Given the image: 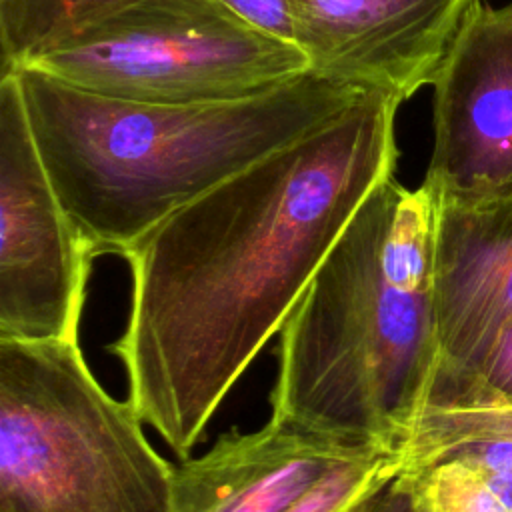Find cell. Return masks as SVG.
I'll use <instances>...</instances> for the list:
<instances>
[{"instance_id": "8fae6325", "label": "cell", "mask_w": 512, "mask_h": 512, "mask_svg": "<svg viewBox=\"0 0 512 512\" xmlns=\"http://www.w3.org/2000/svg\"><path fill=\"white\" fill-rule=\"evenodd\" d=\"M486 440H512V400L458 382L434 380L400 444L402 468H420Z\"/></svg>"}, {"instance_id": "8992f818", "label": "cell", "mask_w": 512, "mask_h": 512, "mask_svg": "<svg viewBox=\"0 0 512 512\" xmlns=\"http://www.w3.org/2000/svg\"><path fill=\"white\" fill-rule=\"evenodd\" d=\"M96 258L38 154L18 76L0 78V340L78 342Z\"/></svg>"}, {"instance_id": "9c48e42d", "label": "cell", "mask_w": 512, "mask_h": 512, "mask_svg": "<svg viewBox=\"0 0 512 512\" xmlns=\"http://www.w3.org/2000/svg\"><path fill=\"white\" fill-rule=\"evenodd\" d=\"M436 378L472 376L512 324V194L436 202Z\"/></svg>"}, {"instance_id": "277c9868", "label": "cell", "mask_w": 512, "mask_h": 512, "mask_svg": "<svg viewBox=\"0 0 512 512\" xmlns=\"http://www.w3.org/2000/svg\"><path fill=\"white\" fill-rule=\"evenodd\" d=\"M78 342L0 340V512H174V468Z\"/></svg>"}, {"instance_id": "5bb4252c", "label": "cell", "mask_w": 512, "mask_h": 512, "mask_svg": "<svg viewBox=\"0 0 512 512\" xmlns=\"http://www.w3.org/2000/svg\"><path fill=\"white\" fill-rule=\"evenodd\" d=\"M400 470V446L374 444L332 468L286 512H362Z\"/></svg>"}, {"instance_id": "2e32d148", "label": "cell", "mask_w": 512, "mask_h": 512, "mask_svg": "<svg viewBox=\"0 0 512 512\" xmlns=\"http://www.w3.org/2000/svg\"><path fill=\"white\" fill-rule=\"evenodd\" d=\"M244 22L260 32L294 42V26L288 0H220Z\"/></svg>"}, {"instance_id": "ac0fdd59", "label": "cell", "mask_w": 512, "mask_h": 512, "mask_svg": "<svg viewBox=\"0 0 512 512\" xmlns=\"http://www.w3.org/2000/svg\"><path fill=\"white\" fill-rule=\"evenodd\" d=\"M0 2H10V0H0Z\"/></svg>"}, {"instance_id": "30bf717a", "label": "cell", "mask_w": 512, "mask_h": 512, "mask_svg": "<svg viewBox=\"0 0 512 512\" xmlns=\"http://www.w3.org/2000/svg\"><path fill=\"white\" fill-rule=\"evenodd\" d=\"M374 444H352L270 420L222 436L174 468V512H286L338 464Z\"/></svg>"}, {"instance_id": "9a60e30c", "label": "cell", "mask_w": 512, "mask_h": 512, "mask_svg": "<svg viewBox=\"0 0 512 512\" xmlns=\"http://www.w3.org/2000/svg\"><path fill=\"white\" fill-rule=\"evenodd\" d=\"M458 382L512 400V324L496 338L480 368L466 378H436Z\"/></svg>"}, {"instance_id": "5b68a950", "label": "cell", "mask_w": 512, "mask_h": 512, "mask_svg": "<svg viewBox=\"0 0 512 512\" xmlns=\"http://www.w3.org/2000/svg\"><path fill=\"white\" fill-rule=\"evenodd\" d=\"M16 68L108 98L208 104L268 92L308 72V60L220 0H140L34 50Z\"/></svg>"}, {"instance_id": "ba28073f", "label": "cell", "mask_w": 512, "mask_h": 512, "mask_svg": "<svg viewBox=\"0 0 512 512\" xmlns=\"http://www.w3.org/2000/svg\"><path fill=\"white\" fill-rule=\"evenodd\" d=\"M480 0H288L308 70L400 104L434 76Z\"/></svg>"}, {"instance_id": "4fadbf2b", "label": "cell", "mask_w": 512, "mask_h": 512, "mask_svg": "<svg viewBox=\"0 0 512 512\" xmlns=\"http://www.w3.org/2000/svg\"><path fill=\"white\" fill-rule=\"evenodd\" d=\"M414 512H512L488 484L482 466L450 454L426 466L406 470Z\"/></svg>"}, {"instance_id": "6da1fadb", "label": "cell", "mask_w": 512, "mask_h": 512, "mask_svg": "<svg viewBox=\"0 0 512 512\" xmlns=\"http://www.w3.org/2000/svg\"><path fill=\"white\" fill-rule=\"evenodd\" d=\"M398 108L394 96L366 92L120 254L132 272V304L110 350L136 414L182 460L282 330L360 204L394 176Z\"/></svg>"}, {"instance_id": "e0dca14e", "label": "cell", "mask_w": 512, "mask_h": 512, "mask_svg": "<svg viewBox=\"0 0 512 512\" xmlns=\"http://www.w3.org/2000/svg\"><path fill=\"white\" fill-rule=\"evenodd\" d=\"M362 512H414L412 488L402 470L366 504Z\"/></svg>"}, {"instance_id": "7c38bea8", "label": "cell", "mask_w": 512, "mask_h": 512, "mask_svg": "<svg viewBox=\"0 0 512 512\" xmlns=\"http://www.w3.org/2000/svg\"><path fill=\"white\" fill-rule=\"evenodd\" d=\"M140 0H10L0 2L2 74L28 54Z\"/></svg>"}, {"instance_id": "52a82bcc", "label": "cell", "mask_w": 512, "mask_h": 512, "mask_svg": "<svg viewBox=\"0 0 512 512\" xmlns=\"http://www.w3.org/2000/svg\"><path fill=\"white\" fill-rule=\"evenodd\" d=\"M434 142L424 186L438 204L512 194V2L480 0L432 82Z\"/></svg>"}, {"instance_id": "7a4b0ae2", "label": "cell", "mask_w": 512, "mask_h": 512, "mask_svg": "<svg viewBox=\"0 0 512 512\" xmlns=\"http://www.w3.org/2000/svg\"><path fill=\"white\" fill-rule=\"evenodd\" d=\"M436 200L382 180L280 330L272 418L352 444L400 446L438 372Z\"/></svg>"}, {"instance_id": "3957f363", "label": "cell", "mask_w": 512, "mask_h": 512, "mask_svg": "<svg viewBox=\"0 0 512 512\" xmlns=\"http://www.w3.org/2000/svg\"><path fill=\"white\" fill-rule=\"evenodd\" d=\"M10 72L52 186L96 256H120L176 210L366 94L308 70L242 100L154 104L100 96L34 68Z\"/></svg>"}]
</instances>
